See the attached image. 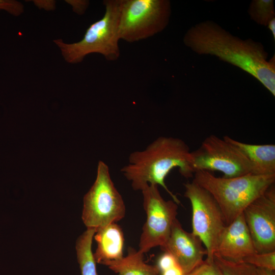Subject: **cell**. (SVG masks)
<instances>
[{"mask_svg":"<svg viewBox=\"0 0 275 275\" xmlns=\"http://www.w3.org/2000/svg\"><path fill=\"white\" fill-rule=\"evenodd\" d=\"M183 43L199 54L215 56L240 68L275 96V56L268 60V53L261 43L242 40L210 20L191 26L185 34Z\"/></svg>","mask_w":275,"mask_h":275,"instance_id":"1","label":"cell"},{"mask_svg":"<svg viewBox=\"0 0 275 275\" xmlns=\"http://www.w3.org/2000/svg\"><path fill=\"white\" fill-rule=\"evenodd\" d=\"M189 148L182 140L161 136L144 150L130 154L128 163L121 169L134 190H141L147 185L162 186L177 204L180 201L165 183V179L175 168L186 178L194 176L190 165Z\"/></svg>","mask_w":275,"mask_h":275,"instance_id":"2","label":"cell"},{"mask_svg":"<svg viewBox=\"0 0 275 275\" xmlns=\"http://www.w3.org/2000/svg\"><path fill=\"white\" fill-rule=\"evenodd\" d=\"M194 177L193 181L208 191L215 200L227 225L275 182V174H249L226 178L216 177L208 171H198L195 172Z\"/></svg>","mask_w":275,"mask_h":275,"instance_id":"3","label":"cell"},{"mask_svg":"<svg viewBox=\"0 0 275 275\" xmlns=\"http://www.w3.org/2000/svg\"><path fill=\"white\" fill-rule=\"evenodd\" d=\"M120 4L121 0L104 1L103 16L88 28L79 41L68 43L61 39L53 40L67 62L80 63L92 53H100L108 61L118 60L120 55L118 32Z\"/></svg>","mask_w":275,"mask_h":275,"instance_id":"4","label":"cell"},{"mask_svg":"<svg viewBox=\"0 0 275 275\" xmlns=\"http://www.w3.org/2000/svg\"><path fill=\"white\" fill-rule=\"evenodd\" d=\"M171 13L168 0H121L120 40L134 42L150 37L167 26Z\"/></svg>","mask_w":275,"mask_h":275,"instance_id":"5","label":"cell"},{"mask_svg":"<svg viewBox=\"0 0 275 275\" xmlns=\"http://www.w3.org/2000/svg\"><path fill=\"white\" fill-rule=\"evenodd\" d=\"M82 219L87 228L96 231L122 219L125 214L123 198L113 182L108 166L99 161L94 183L83 200Z\"/></svg>","mask_w":275,"mask_h":275,"instance_id":"6","label":"cell"},{"mask_svg":"<svg viewBox=\"0 0 275 275\" xmlns=\"http://www.w3.org/2000/svg\"><path fill=\"white\" fill-rule=\"evenodd\" d=\"M184 196L192 208V233L205 245L206 260L213 261L221 235L227 225L222 210L212 196L194 181L184 184Z\"/></svg>","mask_w":275,"mask_h":275,"instance_id":"7","label":"cell"},{"mask_svg":"<svg viewBox=\"0 0 275 275\" xmlns=\"http://www.w3.org/2000/svg\"><path fill=\"white\" fill-rule=\"evenodd\" d=\"M190 165L194 174L198 171H219L226 178L254 174L252 166L237 149L213 134L190 152Z\"/></svg>","mask_w":275,"mask_h":275,"instance_id":"8","label":"cell"},{"mask_svg":"<svg viewBox=\"0 0 275 275\" xmlns=\"http://www.w3.org/2000/svg\"><path fill=\"white\" fill-rule=\"evenodd\" d=\"M141 191L147 219L143 228L139 251L144 254L166 243L176 219L178 204L173 200H165L157 185H147Z\"/></svg>","mask_w":275,"mask_h":275,"instance_id":"9","label":"cell"},{"mask_svg":"<svg viewBox=\"0 0 275 275\" xmlns=\"http://www.w3.org/2000/svg\"><path fill=\"white\" fill-rule=\"evenodd\" d=\"M242 213L257 252L275 251L274 184L250 203Z\"/></svg>","mask_w":275,"mask_h":275,"instance_id":"10","label":"cell"},{"mask_svg":"<svg viewBox=\"0 0 275 275\" xmlns=\"http://www.w3.org/2000/svg\"><path fill=\"white\" fill-rule=\"evenodd\" d=\"M202 243L201 240L192 232L184 230L176 218L167 241L160 248L175 258L186 275L204 262V257L207 255V251Z\"/></svg>","mask_w":275,"mask_h":275,"instance_id":"11","label":"cell"},{"mask_svg":"<svg viewBox=\"0 0 275 275\" xmlns=\"http://www.w3.org/2000/svg\"><path fill=\"white\" fill-rule=\"evenodd\" d=\"M256 253L242 213L224 229L215 253L226 260L238 262Z\"/></svg>","mask_w":275,"mask_h":275,"instance_id":"12","label":"cell"},{"mask_svg":"<svg viewBox=\"0 0 275 275\" xmlns=\"http://www.w3.org/2000/svg\"><path fill=\"white\" fill-rule=\"evenodd\" d=\"M237 149L252 166L254 174H275V145H256L235 140L229 136L223 138Z\"/></svg>","mask_w":275,"mask_h":275,"instance_id":"13","label":"cell"},{"mask_svg":"<svg viewBox=\"0 0 275 275\" xmlns=\"http://www.w3.org/2000/svg\"><path fill=\"white\" fill-rule=\"evenodd\" d=\"M94 235L97 243L93 256L96 263L102 264L109 260L122 258L124 236L121 228L112 223L97 229Z\"/></svg>","mask_w":275,"mask_h":275,"instance_id":"14","label":"cell"},{"mask_svg":"<svg viewBox=\"0 0 275 275\" xmlns=\"http://www.w3.org/2000/svg\"><path fill=\"white\" fill-rule=\"evenodd\" d=\"M118 275H160L156 265H149L144 261V254L131 248L126 257L102 263Z\"/></svg>","mask_w":275,"mask_h":275,"instance_id":"15","label":"cell"},{"mask_svg":"<svg viewBox=\"0 0 275 275\" xmlns=\"http://www.w3.org/2000/svg\"><path fill=\"white\" fill-rule=\"evenodd\" d=\"M95 232L96 229L87 228L76 240L75 248L81 275H98L92 251Z\"/></svg>","mask_w":275,"mask_h":275,"instance_id":"16","label":"cell"},{"mask_svg":"<svg viewBox=\"0 0 275 275\" xmlns=\"http://www.w3.org/2000/svg\"><path fill=\"white\" fill-rule=\"evenodd\" d=\"M213 262L222 275H259L254 266L243 262L226 260L217 253L213 256Z\"/></svg>","mask_w":275,"mask_h":275,"instance_id":"17","label":"cell"},{"mask_svg":"<svg viewBox=\"0 0 275 275\" xmlns=\"http://www.w3.org/2000/svg\"><path fill=\"white\" fill-rule=\"evenodd\" d=\"M248 12L251 19L256 23L267 26L269 22L274 18L273 1H253L250 5Z\"/></svg>","mask_w":275,"mask_h":275,"instance_id":"18","label":"cell"},{"mask_svg":"<svg viewBox=\"0 0 275 275\" xmlns=\"http://www.w3.org/2000/svg\"><path fill=\"white\" fill-rule=\"evenodd\" d=\"M243 262L257 268L275 270V251L267 253H256L245 258Z\"/></svg>","mask_w":275,"mask_h":275,"instance_id":"19","label":"cell"},{"mask_svg":"<svg viewBox=\"0 0 275 275\" xmlns=\"http://www.w3.org/2000/svg\"><path fill=\"white\" fill-rule=\"evenodd\" d=\"M186 275H222L213 261H204L203 263Z\"/></svg>","mask_w":275,"mask_h":275,"instance_id":"20","label":"cell"},{"mask_svg":"<svg viewBox=\"0 0 275 275\" xmlns=\"http://www.w3.org/2000/svg\"><path fill=\"white\" fill-rule=\"evenodd\" d=\"M4 10L10 14L17 16L21 15L24 10L23 4L14 0H0V11Z\"/></svg>","mask_w":275,"mask_h":275,"instance_id":"21","label":"cell"},{"mask_svg":"<svg viewBox=\"0 0 275 275\" xmlns=\"http://www.w3.org/2000/svg\"><path fill=\"white\" fill-rule=\"evenodd\" d=\"M178 264L175 258L169 253L165 252L158 259L157 264L159 273Z\"/></svg>","mask_w":275,"mask_h":275,"instance_id":"22","label":"cell"},{"mask_svg":"<svg viewBox=\"0 0 275 275\" xmlns=\"http://www.w3.org/2000/svg\"><path fill=\"white\" fill-rule=\"evenodd\" d=\"M159 273L160 275H185L182 268L178 264Z\"/></svg>","mask_w":275,"mask_h":275,"instance_id":"23","label":"cell"},{"mask_svg":"<svg viewBox=\"0 0 275 275\" xmlns=\"http://www.w3.org/2000/svg\"><path fill=\"white\" fill-rule=\"evenodd\" d=\"M74 4L73 6H75L74 10L76 12L81 14L84 12L88 6V2L85 1H78L73 2Z\"/></svg>","mask_w":275,"mask_h":275,"instance_id":"24","label":"cell"},{"mask_svg":"<svg viewBox=\"0 0 275 275\" xmlns=\"http://www.w3.org/2000/svg\"><path fill=\"white\" fill-rule=\"evenodd\" d=\"M259 275H275V271L265 268H257Z\"/></svg>","mask_w":275,"mask_h":275,"instance_id":"25","label":"cell"},{"mask_svg":"<svg viewBox=\"0 0 275 275\" xmlns=\"http://www.w3.org/2000/svg\"><path fill=\"white\" fill-rule=\"evenodd\" d=\"M267 26L272 33L273 36V39L275 40V19H272L269 22Z\"/></svg>","mask_w":275,"mask_h":275,"instance_id":"26","label":"cell"}]
</instances>
